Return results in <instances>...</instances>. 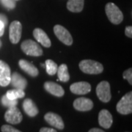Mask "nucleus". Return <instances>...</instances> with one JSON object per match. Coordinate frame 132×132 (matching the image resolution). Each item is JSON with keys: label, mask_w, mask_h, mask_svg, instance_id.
Instances as JSON below:
<instances>
[{"label": "nucleus", "mask_w": 132, "mask_h": 132, "mask_svg": "<svg viewBox=\"0 0 132 132\" xmlns=\"http://www.w3.org/2000/svg\"><path fill=\"white\" fill-rule=\"evenodd\" d=\"M79 68L82 72L87 74H99L102 73L104 70V67L101 63L91 60H85L81 61Z\"/></svg>", "instance_id": "1"}, {"label": "nucleus", "mask_w": 132, "mask_h": 132, "mask_svg": "<svg viewBox=\"0 0 132 132\" xmlns=\"http://www.w3.org/2000/svg\"><path fill=\"white\" fill-rule=\"evenodd\" d=\"M105 11L109 20L112 24H119L122 22L123 19V13L114 3L109 2L106 4L105 7Z\"/></svg>", "instance_id": "2"}, {"label": "nucleus", "mask_w": 132, "mask_h": 132, "mask_svg": "<svg viewBox=\"0 0 132 132\" xmlns=\"http://www.w3.org/2000/svg\"><path fill=\"white\" fill-rule=\"evenodd\" d=\"M21 50L29 56L39 57L43 54V50L37 43L32 40H26L21 43Z\"/></svg>", "instance_id": "3"}, {"label": "nucleus", "mask_w": 132, "mask_h": 132, "mask_svg": "<svg viewBox=\"0 0 132 132\" xmlns=\"http://www.w3.org/2000/svg\"><path fill=\"white\" fill-rule=\"evenodd\" d=\"M117 111L121 114H128L132 112V93L129 92L123 96L117 104Z\"/></svg>", "instance_id": "4"}, {"label": "nucleus", "mask_w": 132, "mask_h": 132, "mask_svg": "<svg viewBox=\"0 0 132 132\" xmlns=\"http://www.w3.org/2000/svg\"><path fill=\"white\" fill-rule=\"evenodd\" d=\"M96 94L102 102L107 103L111 100L112 95L110 91V85L108 81H103L99 83L96 87Z\"/></svg>", "instance_id": "5"}, {"label": "nucleus", "mask_w": 132, "mask_h": 132, "mask_svg": "<svg viewBox=\"0 0 132 132\" xmlns=\"http://www.w3.org/2000/svg\"><path fill=\"white\" fill-rule=\"evenodd\" d=\"M54 32L57 38L67 46H71L73 43V39L70 32L61 25H56L54 27Z\"/></svg>", "instance_id": "6"}, {"label": "nucleus", "mask_w": 132, "mask_h": 132, "mask_svg": "<svg viewBox=\"0 0 132 132\" xmlns=\"http://www.w3.org/2000/svg\"><path fill=\"white\" fill-rule=\"evenodd\" d=\"M22 25L18 21H13L10 26V40L12 43L16 44L19 42L21 38Z\"/></svg>", "instance_id": "7"}, {"label": "nucleus", "mask_w": 132, "mask_h": 132, "mask_svg": "<svg viewBox=\"0 0 132 132\" xmlns=\"http://www.w3.org/2000/svg\"><path fill=\"white\" fill-rule=\"evenodd\" d=\"M22 114L16 106L8 108L5 114V119L10 124H18L22 120Z\"/></svg>", "instance_id": "8"}, {"label": "nucleus", "mask_w": 132, "mask_h": 132, "mask_svg": "<svg viewBox=\"0 0 132 132\" xmlns=\"http://www.w3.org/2000/svg\"><path fill=\"white\" fill-rule=\"evenodd\" d=\"M11 72L9 65L2 60H0V85L6 87L10 82Z\"/></svg>", "instance_id": "9"}, {"label": "nucleus", "mask_w": 132, "mask_h": 132, "mask_svg": "<svg viewBox=\"0 0 132 132\" xmlns=\"http://www.w3.org/2000/svg\"><path fill=\"white\" fill-rule=\"evenodd\" d=\"M70 90L74 94L85 95L90 93L91 90V86L88 82L79 81L72 84L70 87Z\"/></svg>", "instance_id": "10"}, {"label": "nucleus", "mask_w": 132, "mask_h": 132, "mask_svg": "<svg viewBox=\"0 0 132 132\" xmlns=\"http://www.w3.org/2000/svg\"><path fill=\"white\" fill-rule=\"evenodd\" d=\"M73 107L81 112H86L92 109L93 107V101L89 98H76L73 102Z\"/></svg>", "instance_id": "11"}, {"label": "nucleus", "mask_w": 132, "mask_h": 132, "mask_svg": "<svg viewBox=\"0 0 132 132\" xmlns=\"http://www.w3.org/2000/svg\"><path fill=\"white\" fill-rule=\"evenodd\" d=\"M44 118L46 121L49 125H51L53 127H55L58 129H63L64 128V123L62 118L57 114L53 113V112H48L46 114Z\"/></svg>", "instance_id": "12"}, {"label": "nucleus", "mask_w": 132, "mask_h": 132, "mask_svg": "<svg viewBox=\"0 0 132 132\" xmlns=\"http://www.w3.org/2000/svg\"><path fill=\"white\" fill-rule=\"evenodd\" d=\"M113 119L111 113L106 109H102L98 114V123L104 128H109L112 126Z\"/></svg>", "instance_id": "13"}, {"label": "nucleus", "mask_w": 132, "mask_h": 132, "mask_svg": "<svg viewBox=\"0 0 132 132\" xmlns=\"http://www.w3.org/2000/svg\"><path fill=\"white\" fill-rule=\"evenodd\" d=\"M33 35L34 38L36 39V40L39 42L44 47L48 48L51 46L52 43L49 38L48 37L46 33L45 32L41 29H35L33 31Z\"/></svg>", "instance_id": "14"}, {"label": "nucleus", "mask_w": 132, "mask_h": 132, "mask_svg": "<svg viewBox=\"0 0 132 132\" xmlns=\"http://www.w3.org/2000/svg\"><path fill=\"white\" fill-rule=\"evenodd\" d=\"M45 90L49 93L50 94L55 95L57 97H62L65 94V91L61 86L58 84H56L53 81H46L44 84Z\"/></svg>", "instance_id": "15"}, {"label": "nucleus", "mask_w": 132, "mask_h": 132, "mask_svg": "<svg viewBox=\"0 0 132 132\" xmlns=\"http://www.w3.org/2000/svg\"><path fill=\"white\" fill-rule=\"evenodd\" d=\"M10 84H12L15 89L24 90L27 85V81L22 76L16 72H14L10 76Z\"/></svg>", "instance_id": "16"}, {"label": "nucleus", "mask_w": 132, "mask_h": 132, "mask_svg": "<svg viewBox=\"0 0 132 132\" xmlns=\"http://www.w3.org/2000/svg\"><path fill=\"white\" fill-rule=\"evenodd\" d=\"M19 66L20 68L25 71L27 73H28L29 75L32 76V77H35L38 75L39 71H38V68L35 66L32 65L31 62L27 61L25 60H21L19 62Z\"/></svg>", "instance_id": "17"}, {"label": "nucleus", "mask_w": 132, "mask_h": 132, "mask_svg": "<svg viewBox=\"0 0 132 132\" xmlns=\"http://www.w3.org/2000/svg\"><path fill=\"white\" fill-rule=\"evenodd\" d=\"M23 109L25 113L29 117H35L38 114V109L36 105L29 98L25 99L23 102Z\"/></svg>", "instance_id": "18"}, {"label": "nucleus", "mask_w": 132, "mask_h": 132, "mask_svg": "<svg viewBox=\"0 0 132 132\" xmlns=\"http://www.w3.org/2000/svg\"><path fill=\"white\" fill-rule=\"evenodd\" d=\"M85 0H68L67 8L73 13H79L84 8Z\"/></svg>", "instance_id": "19"}, {"label": "nucleus", "mask_w": 132, "mask_h": 132, "mask_svg": "<svg viewBox=\"0 0 132 132\" xmlns=\"http://www.w3.org/2000/svg\"><path fill=\"white\" fill-rule=\"evenodd\" d=\"M57 75H58V80L61 81L62 82H67L70 79V75L68 73V69L65 64H62L57 68Z\"/></svg>", "instance_id": "20"}, {"label": "nucleus", "mask_w": 132, "mask_h": 132, "mask_svg": "<svg viewBox=\"0 0 132 132\" xmlns=\"http://www.w3.org/2000/svg\"><path fill=\"white\" fill-rule=\"evenodd\" d=\"M6 96L11 100H18V98H21L25 96V93L24 90L19 89L8 90L6 93Z\"/></svg>", "instance_id": "21"}, {"label": "nucleus", "mask_w": 132, "mask_h": 132, "mask_svg": "<svg viewBox=\"0 0 132 132\" xmlns=\"http://www.w3.org/2000/svg\"><path fill=\"white\" fill-rule=\"evenodd\" d=\"M57 68H58V66L53 60H46V69L48 75H54L57 73Z\"/></svg>", "instance_id": "22"}, {"label": "nucleus", "mask_w": 132, "mask_h": 132, "mask_svg": "<svg viewBox=\"0 0 132 132\" xmlns=\"http://www.w3.org/2000/svg\"><path fill=\"white\" fill-rule=\"evenodd\" d=\"M2 104L4 106H6L7 108H10L13 106H16V105L18 104V100L9 99L6 96V95H5L2 98Z\"/></svg>", "instance_id": "23"}, {"label": "nucleus", "mask_w": 132, "mask_h": 132, "mask_svg": "<svg viewBox=\"0 0 132 132\" xmlns=\"http://www.w3.org/2000/svg\"><path fill=\"white\" fill-rule=\"evenodd\" d=\"M0 1L2 4L7 9H14L15 7V0H0Z\"/></svg>", "instance_id": "24"}, {"label": "nucleus", "mask_w": 132, "mask_h": 132, "mask_svg": "<svg viewBox=\"0 0 132 132\" xmlns=\"http://www.w3.org/2000/svg\"><path fill=\"white\" fill-rule=\"evenodd\" d=\"M123 76L124 79H126L128 81L130 85H132V70L131 68L128 69L125 72H123Z\"/></svg>", "instance_id": "25"}, {"label": "nucleus", "mask_w": 132, "mask_h": 132, "mask_svg": "<svg viewBox=\"0 0 132 132\" xmlns=\"http://www.w3.org/2000/svg\"><path fill=\"white\" fill-rule=\"evenodd\" d=\"M1 130L2 132H21V131H19L18 129H16V128H15L11 126H9V125L2 126Z\"/></svg>", "instance_id": "26"}, {"label": "nucleus", "mask_w": 132, "mask_h": 132, "mask_svg": "<svg viewBox=\"0 0 132 132\" xmlns=\"http://www.w3.org/2000/svg\"><path fill=\"white\" fill-rule=\"evenodd\" d=\"M125 33L127 35L128 38H132V27L131 26H128L126 27V30H125Z\"/></svg>", "instance_id": "27"}, {"label": "nucleus", "mask_w": 132, "mask_h": 132, "mask_svg": "<svg viewBox=\"0 0 132 132\" xmlns=\"http://www.w3.org/2000/svg\"><path fill=\"white\" fill-rule=\"evenodd\" d=\"M40 132H57V131L50 128H40Z\"/></svg>", "instance_id": "28"}, {"label": "nucleus", "mask_w": 132, "mask_h": 132, "mask_svg": "<svg viewBox=\"0 0 132 132\" xmlns=\"http://www.w3.org/2000/svg\"><path fill=\"white\" fill-rule=\"evenodd\" d=\"M5 25L2 21H0V37L3 35L4 32H5Z\"/></svg>", "instance_id": "29"}, {"label": "nucleus", "mask_w": 132, "mask_h": 132, "mask_svg": "<svg viewBox=\"0 0 132 132\" xmlns=\"http://www.w3.org/2000/svg\"><path fill=\"white\" fill-rule=\"evenodd\" d=\"M0 21H2L5 25H7V17L5 16L4 15L0 14Z\"/></svg>", "instance_id": "30"}, {"label": "nucleus", "mask_w": 132, "mask_h": 132, "mask_svg": "<svg viewBox=\"0 0 132 132\" xmlns=\"http://www.w3.org/2000/svg\"><path fill=\"white\" fill-rule=\"evenodd\" d=\"M88 132H105L103 130L100 129V128H91Z\"/></svg>", "instance_id": "31"}, {"label": "nucleus", "mask_w": 132, "mask_h": 132, "mask_svg": "<svg viewBox=\"0 0 132 132\" xmlns=\"http://www.w3.org/2000/svg\"><path fill=\"white\" fill-rule=\"evenodd\" d=\"M1 45H2V43H1V40H0V46H1Z\"/></svg>", "instance_id": "32"}]
</instances>
